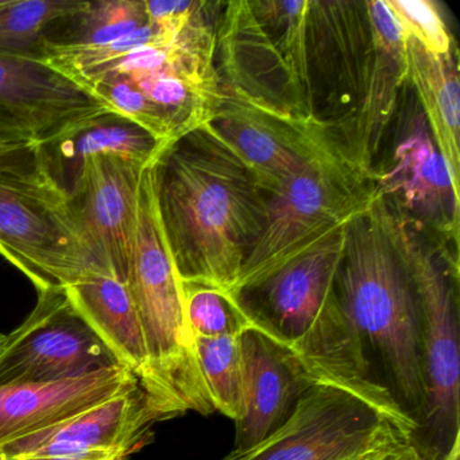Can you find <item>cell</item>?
<instances>
[{"label": "cell", "instance_id": "2e32d148", "mask_svg": "<svg viewBox=\"0 0 460 460\" xmlns=\"http://www.w3.org/2000/svg\"><path fill=\"white\" fill-rule=\"evenodd\" d=\"M368 55L357 109L343 134V142L363 168L374 171L385 137L405 87V34L384 0L365 2Z\"/></svg>", "mask_w": 460, "mask_h": 460}, {"label": "cell", "instance_id": "44dd1931", "mask_svg": "<svg viewBox=\"0 0 460 460\" xmlns=\"http://www.w3.org/2000/svg\"><path fill=\"white\" fill-rule=\"evenodd\" d=\"M64 292L80 316L114 352L120 365L138 378L149 398V357L138 314L125 282L107 269L91 265Z\"/></svg>", "mask_w": 460, "mask_h": 460}, {"label": "cell", "instance_id": "d6a6232c", "mask_svg": "<svg viewBox=\"0 0 460 460\" xmlns=\"http://www.w3.org/2000/svg\"><path fill=\"white\" fill-rule=\"evenodd\" d=\"M0 131H7V133L28 134L33 136L20 120L15 119L9 111L0 107ZM34 137V136H33Z\"/></svg>", "mask_w": 460, "mask_h": 460}, {"label": "cell", "instance_id": "cb8c5ba5", "mask_svg": "<svg viewBox=\"0 0 460 460\" xmlns=\"http://www.w3.org/2000/svg\"><path fill=\"white\" fill-rule=\"evenodd\" d=\"M242 335L195 338L196 355L215 411L236 421L244 401Z\"/></svg>", "mask_w": 460, "mask_h": 460}, {"label": "cell", "instance_id": "e0dca14e", "mask_svg": "<svg viewBox=\"0 0 460 460\" xmlns=\"http://www.w3.org/2000/svg\"><path fill=\"white\" fill-rule=\"evenodd\" d=\"M0 107L40 142L64 128L111 111L36 56L0 53Z\"/></svg>", "mask_w": 460, "mask_h": 460}, {"label": "cell", "instance_id": "52a82bcc", "mask_svg": "<svg viewBox=\"0 0 460 460\" xmlns=\"http://www.w3.org/2000/svg\"><path fill=\"white\" fill-rule=\"evenodd\" d=\"M36 153L0 161V255L41 293L71 287L95 263L68 193Z\"/></svg>", "mask_w": 460, "mask_h": 460}, {"label": "cell", "instance_id": "1f68e13d", "mask_svg": "<svg viewBox=\"0 0 460 460\" xmlns=\"http://www.w3.org/2000/svg\"><path fill=\"white\" fill-rule=\"evenodd\" d=\"M401 440H408V438H400V440L389 441V443L376 444V446L368 447V448L362 449V451L349 455V456L343 457L341 460H376L381 456L382 452L386 451L389 447L394 446V444Z\"/></svg>", "mask_w": 460, "mask_h": 460}, {"label": "cell", "instance_id": "4fadbf2b", "mask_svg": "<svg viewBox=\"0 0 460 460\" xmlns=\"http://www.w3.org/2000/svg\"><path fill=\"white\" fill-rule=\"evenodd\" d=\"M144 166L117 157L85 161L69 190L75 214L93 263L126 281L138 219Z\"/></svg>", "mask_w": 460, "mask_h": 460}, {"label": "cell", "instance_id": "7402d4cb", "mask_svg": "<svg viewBox=\"0 0 460 460\" xmlns=\"http://www.w3.org/2000/svg\"><path fill=\"white\" fill-rule=\"evenodd\" d=\"M406 83L416 93L420 111L427 120L451 176L460 193V84L457 49L447 56L428 52L416 40L405 36Z\"/></svg>", "mask_w": 460, "mask_h": 460}, {"label": "cell", "instance_id": "6da1fadb", "mask_svg": "<svg viewBox=\"0 0 460 460\" xmlns=\"http://www.w3.org/2000/svg\"><path fill=\"white\" fill-rule=\"evenodd\" d=\"M152 174L161 227L181 282L234 293L265 227L270 196L195 131L166 144Z\"/></svg>", "mask_w": 460, "mask_h": 460}, {"label": "cell", "instance_id": "8fae6325", "mask_svg": "<svg viewBox=\"0 0 460 460\" xmlns=\"http://www.w3.org/2000/svg\"><path fill=\"white\" fill-rule=\"evenodd\" d=\"M389 164L374 168L379 199L394 214L446 243L457 244L460 196L421 111L409 118Z\"/></svg>", "mask_w": 460, "mask_h": 460}, {"label": "cell", "instance_id": "ffe728a7", "mask_svg": "<svg viewBox=\"0 0 460 460\" xmlns=\"http://www.w3.org/2000/svg\"><path fill=\"white\" fill-rule=\"evenodd\" d=\"M165 145L128 118L109 111L75 123L40 142L36 155L68 193L90 158L117 157L146 168Z\"/></svg>", "mask_w": 460, "mask_h": 460}, {"label": "cell", "instance_id": "e575fe53", "mask_svg": "<svg viewBox=\"0 0 460 460\" xmlns=\"http://www.w3.org/2000/svg\"><path fill=\"white\" fill-rule=\"evenodd\" d=\"M0 460H20V459H15V457L4 456V455H0Z\"/></svg>", "mask_w": 460, "mask_h": 460}, {"label": "cell", "instance_id": "ac0fdd59", "mask_svg": "<svg viewBox=\"0 0 460 460\" xmlns=\"http://www.w3.org/2000/svg\"><path fill=\"white\" fill-rule=\"evenodd\" d=\"M141 386L125 366L74 378L0 386V444L60 424Z\"/></svg>", "mask_w": 460, "mask_h": 460}, {"label": "cell", "instance_id": "8992f818", "mask_svg": "<svg viewBox=\"0 0 460 460\" xmlns=\"http://www.w3.org/2000/svg\"><path fill=\"white\" fill-rule=\"evenodd\" d=\"M379 196L374 171L363 168L346 145H332L309 160L269 198L265 227L236 284V296L262 284L331 234L373 208Z\"/></svg>", "mask_w": 460, "mask_h": 460}, {"label": "cell", "instance_id": "5bb4252c", "mask_svg": "<svg viewBox=\"0 0 460 460\" xmlns=\"http://www.w3.org/2000/svg\"><path fill=\"white\" fill-rule=\"evenodd\" d=\"M308 45L314 107L319 96L327 102L328 123L343 139L357 109L367 63L365 2L311 0Z\"/></svg>", "mask_w": 460, "mask_h": 460}, {"label": "cell", "instance_id": "484cf974", "mask_svg": "<svg viewBox=\"0 0 460 460\" xmlns=\"http://www.w3.org/2000/svg\"><path fill=\"white\" fill-rule=\"evenodd\" d=\"M74 18L77 23L71 39L56 44L104 47L149 25L145 0L85 2L84 7Z\"/></svg>", "mask_w": 460, "mask_h": 460}, {"label": "cell", "instance_id": "30bf717a", "mask_svg": "<svg viewBox=\"0 0 460 460\" xmlns=\"http://www.w3.org/2000/svg\"><path fill=\"white\" fill-rule=\"evenodd\" d=\"M120 365L63 289L39 293L28 319L0 347V386L74 378Z\"/></svg>", "mask_w": 460, "mask_h": 460}, {"label": "cell", "instance_id": "d4e9b609", "mask_svg": "<svg viewBox=\"0 0 460 460\" xmlns=\"http://www.w3.org/2000/svg\"><path fill=\"white\" fill-rule=\"evenodd\" d=\"M85 2L4 0L0 4V53L40 58L45 31L77 14Z\"/></svg>", "mask_w": 460, "mask_h": 460}, {"label": "cell", "instance_id": "603a6c76", "mask_svg": "<svg viewBox=\"0 0 460 460\" xmlns=\"http://www.w3.org/2000/svg\"><path fill=\"white\" fill-rule=\"evenodd\" d=\"M249 2L255 17L268 31L284 60L304 114L308 119H319L309 66L308 21L311 0Z\"/></svg>", "mask_w": 460, "mask_h": 460}, {"label": "cell", "instance_id": "d590c367", "mask_svg": "<svg viewBox=\"0 0 460 460\" xmlns=\"http://www.w3.org/2000/svg\"><path fill=\"white\" fill-rule=\"evenodd\" d=\"M4 335H2V333H0V347H2V343H4Z\"/></svg>", "mask_w": 460, "mask_h": 460}, {"label": "cell", "instance_id": "83f0119b", "mask_svg": "<svg viewBox=\"0 0 460 460\" xmlns=\"http://www.w3.org/2000/svg\"><path fill=\"white\" fill-rule=\"evenodd\" d=\"M405 36L416 40L436 56H447L457 49L438 4L432 0H384Z\"/></svg>", "mask_w": 460, "mask_h": 460}, {"label": "cell", "instance_id": "9c48e42d", "mask_svg": "<svg viewBox=\"0 0 460 460\" xmlns=\"http://www.w3.org/2000/svg\"><path fill=\"white\" fill-rule=\"evenodd\" d=\"M400 438L411 440L362 398L316 384L298 398L279 427L220 460H341Z\"/></svg>", "mask_w": 460, "mask_h": 460}, {"label": "cell", "instance_id": "8d00e7d4", "mask_svg": "<svg viewBox=\"0 0 460 460\" xmlns=\"http://www.w3.org/2000/svg\"><path fill=\"white\" fill-rule=\"evenodd\" d=\"M115 460H128V457H117Z\"/></svg>", "mask_w": 460, "mask_h": 460}, {"label": "cell", "instance_id": "d6986e66", "mask_svg": "<svg viewBox=\"0 0 460 460\" xmlns=\"http://www.w3.org/2000/svg\"><path fill=\"white\" fill-rule=\"evenodd\" d=\"M244 401L235 421V448H247L282 424L298 398L314 386L300 363L284 347L250 330L242 335Z\"/></svg>", "mask_w": 460, "mask_h": 460}, {"label": "cell", "instance_id": "9a60e30c", "mask_svg": "<svg viewBox=\"0 0 460 460\" xmlns=\"http://www.w3.org/2000/svg\"><path fill=\"white\" fill-rule=\"evenodd\" d=\"M217 60L226 93L261 109L308 119L284 60L249 0L225 4L217 23Z\"/></svg>", "mask_w": 460, "mask_h": 460}, {"label": "cell", "instance_id": "f546056e", "mask_svg": "<svg viewBox=\"0 0 460 460\" xmlns=\"http://www.w3.org/2000/svg\"><path fill=\"white\" fill-rule=\"evenodd\" d=\"M39 147L40 141L33 136L0 131V161L31 155Z\"/></svg>", "mask_w": 460, "mask_h": 460}, {"label": "cell", "instance_id": "74e56055", "mask_svg": "<svg viewBox=\"0 0 460 460\" xmlns=\"http://www.w3.org/2000/svg\"><path fill=\"white\" fill-rule=\"evenodd\" d=\"M2 2H4V0H0V4H2Z\"/></svg>", "mask_w": 460, "mask_h": 460}, {"label": "cell", "instance_id": "7c38bea8", "mask_svg": "<svg viewBox=\"0 0 460 460\" xmlns=\"http://www.w3.org/2000/svg\"><path fill=\"white\" fill-rule=\"evenodd\" d=\"M161 417L141 386L109 398L60 424L0 444L20 460H115L145 446Z\"/></svg>", "mask_w": 460, "mask_h": 460}, {"label": "cell", "instance_id": "4316f807", "mask_svg": "<svg viewBox=\"0 0 460 460\" xmlns=\"http://www.w3.org/2000/svg\"><path fill=\"white\" fill-rule=\"evenodd\" d=\"M185 314L195 338L241 335L255 330L254 322L239 296L217 288L185 284Z\"/></svg>", "mask_w": 460, "mask_h": 460}, {"label": "cell", "instance_id": "ba28073f", "mask_svg": "<svg viewBox=\"0 0 460 460\" xmlns=\"http://www.w3.org/2000/svg\"><path fill=\"white\" fill-rule=\"evenodd\" d=\"M217 111L196 134L244 169L269 196L309 160L343 144L330 123L261 109L223 90Z\"/></svg>", "mask_w": 460, "mask_h": 460}, {"label": "cell", "instance_id": "836d02e7", "mask_svg": "<svg viewBox=\"0 0 460 460\" xmlns=\"http://www.w3.org/2000/svg\"><path fill=\"white\" fill-rule=\"evenodd\" d=\"M460 456V444H456L454 448L451 449L448 455L446 457H443L441 460H459Z\"/></svg>", "mask_w": 460, "mask_h": 460}, {"label": "cell", "instance_id": "3957f363", "mask_svg": "<svg viewBox=\"0 0 460 460\" xmlns=\"http://www.w3.org/2000/svg\"><path fill=\"white\" fill-rule=\"evenodd\" d=\"M338 289L349 323L379 352L398 402L419 424L427 390L416 295L376 201L347 227Z\"/></svg>", "mask_w": 460, "mask_h": 460}, {"label": "cell", "instance_id": "7a4b0ae2", "mask_svg": "<svg viewBox=\"0 0 460 460\" xmlns=\"http://www.w3.org/2000/svg\"><path fill=\"white\" fill-rule=\"evenodd\" d=\"M349 225L271 274L239 298L260 331L290 352L314 384L341 387L381 411L413 438L419 424L371 376L365 343L338 289Z\"/></svg>", "mask_w": 460, "mask_h": 460}, {"label": "cell", "instance_id": "277c9868", "mask_svg": "<svg viewBox=\"0 0 460 460\" xmlns=\"http://www.w3.org/2000/svg\"><path fill=\"white\" fill-rule=\"evenodd\" d=\"M144 332L152 371L149 401L161 419L215 411L185 314L184 290L155 203L152 164L139 187L138 219L125 281Z\"/></svg>", "mask_w": 460, "mask_h": 460}, {"label": "cell", "instance_id": "f1b7e54d", "mask_svg": "<svg viewBox=\"0 0 460 460\" xmlns=\"http://www.w3.org/2000/svg\"><path fill=\"white\" fill-rule=\"evenodd\" d=\"M204 0H145L149 25L157 33L174 37L187 28Z\"/></svg>", "mask_w": 460, "mask_h": 460}, {"label": "cell", "instance_id": "4dcf8cb0", "mask_svg": "<svg viewBox=\"0 0 460 460\" xmlns=\"http://www.w3.org/2000/svg\"><path fill=\"white\" fill-rule=\"evenodd\" d=\"M376 460H429L414 440H401L382 452Z\"/></svg>", "mask_w": 460, "mask_h": 460}, {"label": "cell", "instance_id": "5b68a950", "mask_svg": "<svg viewBox=\"0 0 460 460\" xmlns=\"http://www.w3.org/2000/svg\"><path fill=\"white\" fill-rule=\"evenodd\" d=\"M382 222L416 295L424 368L425 408L416 441L429 460L460 444L459 260L451 246L376 200Z\"/></svg>", "mask_w": 460, "mask_h": 460}]
</instances>
